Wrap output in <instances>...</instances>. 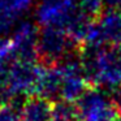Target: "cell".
<instances>
[{
  "label": "cell",
  "instance_id": "cell-1",
  "mask_svg": "<svg viewBox=\"0 0 121 121\" xmlns=\"http://www.w3.org/2000/svg\"><path fill=\"white\" fill-rule=\"evenodd\" d=\"M103 5H105L107 11L121 13V0H103Z\"/></svg>",
  "mask_w": 121,
  "mask_h": 121
}]
</instances>
